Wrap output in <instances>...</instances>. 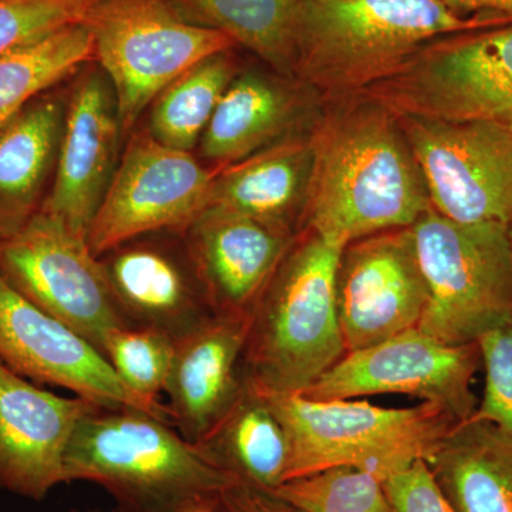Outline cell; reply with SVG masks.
<instances>
[{"instance_id": "1", "label": "cell", "mask_w": 512, "mask_h": 512, "mask_svg": "<svg viewBox=\"0 0 512 512\" xmlns=\"http://www.w3.org/2000/svg\"><path fill=\"white\" fill-rule=\"evenodd\" d=\"M333 104L309 134L312 168L301 232L345 248L412 227L431 202L399 117L365 94Z\"/></svg>"}, {"instance_id": "2", "label": "cell", "mask_w": 512, "mask_h": 512, "mask_svg": "<svg viewBox=\"0 0 512 512\" xmlns=\"http://www.w3.org/2000/svg\"><path fill=\"white\" fill-rule=\"evenodd\" d=\"M508 26L440 0H302L295 79L328 101L360 96L434 40Z\"/></svg>"}, {"instance_id": "3", "label": "cell", "mask_w": 512, "mask_h": 512, "mask_svg": "<svg viewBox=\"0 0 512 512\" xmlns=\"http://www.w3.org/2000/svg\"><path fill=\"white\" fill-rule=\"evenodd\" d=\"M66 484L93 483L121 512H175L220 500L238 481L205 460L170 421L136 407H97L74 430Z\"/></svg>"}, {"instance_id": "4", "label": "cell", "mask_w": 512, "mask_h": 512, "mask_svg": "<svg viewBox=\"0 0 512 512\" xmlns=\"http://www.w3.org/2000/svg\"><path fill=\"white\" fill-rule=\"evenodd\" d=\"M343 247L302 231L251 313L245 375L261 390L302 393L348 352L336 278Z\"/></svg>"}, {"instance_id": "5", "label": "cell", "mask_w": 512, "mask_h": 512, "mask_svg": "<svg viewBox=\"0 0 512 512\" xmlns=\"http://www.w3.org/2000/svg\"><path fill=\"white\" fill-rule=\"evenodd\" d=\"M255 389L288 437L285 481L340 466L360 468L384 481L426 460L458 424L436 403L389 409L366 400H313Z\"/></svg>"}, {"instance_id": "6", "label": "cell", "mask_w": 512, "mask_h": 512, "mask_svg": "<svg viewBox=\"0 0 512 512\" xmlns=\"http://www.w3.org/2000/svg\"><path fill=\"white\" fill-rule=\"evenodd\" d=\"M410 229L429 289L417 329L446 345H470L512 315L510 225L464 224L431 207Z\"/></svg>"}, {"instance_id": "7", "label": "cell", "mask_w": 512, "mask_h": 512, "mask_svg": "<svg viewBox=\"0 0 512 512\" xmlns=\"http://www.w3.org/2000/svg\"><path fill=\"white\" fill-rule=\"evenodd\" d=\"M83 23L113 87L123 134L185 70L237 47L224 33L181 18L168 0H101Z\"/></svg>"}, {"instance_id": "8", "label": "cell", "mask_w": 512, "mask_h": 512, "mask_svg": "<svg viewBox=\"0 0 512 512\" xmlns=\"http://www.w3.org/2000/svg\"><path fill=\"white\" fill-rule=\"evenodd\" d=\"M363 94L396 114L484 121L512 138V25L434 40Z\"/></svg>"}, {"instance_id": "9", "label": "cell", "mask_w": 512, "mask_h": 512, "mask_svg": "<svg viewBox=\"0 0 512 512\" xmlns=\"http://www.w3.org/2000/svg\"><path fill=\"white\" fill-rule=\"evenodd\" d=\"M0 276L101 353L111 330L128 326L87 239L45 211L18 234L0 239Z\"/></svg>"}, {"instance_id": "10", "label": "cell", "mask_w": 512, "mask_h": 512, "mask_svg": "<svg viewBox=\"0 0 512 512\" xmlns=\"http://www.w3.org/2000/svg\"><path fill=\"white\" fill-rule=\"evenodd\" d=\"M217 170L190 151L133 134L117 164L87 244L99 258L130 239L156 232L184 234L210 205Z\"/></svg>"}, {"instance_id": "11", "label": "cell", "mask_w": 512, "mask_h": 512, "mask_svg": "<svg viewBox=\"0 0 512 512\" xmlns=\"http://www.w3.org/2000/svg\"><path fill=\"white\" fill-rule=\"evenodd\" d=\"M431 207L464 224L512 222V138L484 121L397 114Z\"/></svg>"}, {"instance_id": "12", "label": "cell", "mask_w": 512, "mask_h": 512, "mask_svg": "<svg viewBox=\"0 0 512 512\" xmlns=\"http://www.w3.org/2000/svg\"><path fill=\"white\" fill-rule=\"evenodd\" d=\"M481 362L477 343L446 345L419 329L350 352L302 394L346 400L399 393L443 406L463 423L476 412L473 380Z\"/></svg>"}, {"instance_id": "13", "label": "cell", "mask_w": 512, "mask_h": 512, "mask_svg": "<svg viewBox=\"0 0 512 512\" xmlns=\"http://www.w3.org/2000/svg\"><path fill=\"white\" fill-rule=\"evenodd\" d=\"M0 362L37 386L62 387L104 409L136 407L171 423L164 403L131 392L92 342L23 298L2 276Z\"/></svg>"}, {"instance_id": "14", "label": "cell", "mask_w": 512, "mask_h": 512, "mask_svg": "<svg viewBox=\"0 0 512 512\" xmlns=\"http://www.w3.org/2000/svg\"><path fill=\"white\" fill-rule=\"evenodd\" d=\"M427 302L412 229L380 232L343 248L336 303L346 352L416 329Z\"/></svg>"}, {"instance_id": "15", "label": "cell", "mask_w": 512, "mask_h": 512, "mask_svg": "<svg viewBox=\"0 0 512 512\" xmlns=\"http://www.w3.org/2000/svg\"><path fill=\"white\" fill-rule=\"evenodd\" d=\"M99 259L128 326L178 340L217 315L180 232L130 239Z\"/></svg>"}, {"instance_id": "16", "label": "cell", "mask_w": 512, "mask_h": 512, "mask_svg": "<svg viewBox=\"0 0 512 512\" xmlns=\"http://www.w3.org/2000/svg\"><path fill=\"white\" fill-rule=\"evenodd\" d=\"M121 128L103 70L84 69L70 87L53 184L40 210L86 238L117 168Z\"/></svg>"}, {"instance_id": "17", "label": "cell", "mask_w": 512, "mask_h": 512, "mask_svg": "<svg viewBox=\"0 0 512 512\" xmlns=\"http://www.w3.org/2000/svg\"><path fill=\"white\" fill-rule=\"evenodd\" d=\"M97 407L42 389L0 362V490L40 503L66 484L67 447Z\"/></svg>"}, {"instance_id": "18", "label": "cell", "mask_w": 512, "mask_h": 512, "mask_svg": "<svg viewBox=\"0 0 512 512\" xmlns=\"http://www.w3.org/2000/svg\"><path fill=\"white\" fill-rule=\"evenodd\" d=\"M296 237L221 207H208L184 232L214 312L231 316H251Z\"/></svg>"}, {"instance_id": "19", "label": "cell", "mask_w": 512, "mask_h": 512, "mask_svg": "<svg viewBox=\"0 0 512 512\" xmlns=\"http://www.w3.org/2000/svg\"><path fill=\"white\" fill-rule=\"evenodd\" d=\"M251 316L214 315L175 340L164 394L171 423L198 443L247 386L245 350Z\"/></svg>"}, {"instance_id": "20", "label": "cell", "mask_w": 512, "mask_h": 512, "mask_svg": "<svg viewBox=\"0 0 512 512\" xmlns=\"http://www.w3.org/2000/svg\"><path fill=\"white\" fill-rule=\"evenodd\" d=\"M293 77L239 72L229 84L200 141L201 156L215 170L237 164L292 137L316 94Z\"/></svg>"}, {"instance_id": "21", "label": "cell", "mask_w": 512, "mask_h": 512, "mask_svg": "<svg viewBox=\"0 0 512 512\" xmlns=\"http://www.w3.org/2000/svg\"><path fill=\"white\" fill-rule=\"evenodd\" d=\"M311 168L309 136L284 138L217 170L208 207L227 208L298 235Z\"/></svg>"}, {"instance_id": "22", "label": "cell", "mask_w": 512, "mask_h": 512, "mask_svg": "<svg viewBox=\"0 0 512 512\" xmlns=\"http://www.w3.org/2000/svg\"><path fill=\"white\" fill-rule=\"evenodd\" d=\"M64 113L66 99L47 92L0 128V239L18 234L42 208Z\"/></svg>"}, {"instance_id": "23", "label": "cell", "mask_w": 512, "mask_h": 512, "mask_svg": "<svg viewBox=\"0 0 512 512\" xmlns=\"http://www.w3.org/2000/svg\"><path fill=\"white\" fill-rule=\"evenodd\" d=\"M456 512H512V434L487 421L458 423L426 458Z\"/></svg>"}, {"instance_id": "24", "label": "cell", "mask_w": 512, "mask_h": 512, "mask_svg": "<svg viewBox=\"0 0 512 512\" xmlns=\"http://www.w3.org/2000/svg\"><path fill=\"white\" fill-rule=\"evenodd\" d=\"M195 447L238 483L274 493L286 480L289 443L261 393L247 379L244 392Z\"/></svg>"}, {"instance_id": "25", "label": "cell", "mask_w": 512, "mask_h": 512, "mask_svg": "<svg viewBox=\"0 0 512 512\" xmlns=\"http://www.w3.org/2000/svg\"><path fill=\"white\" fill-rule=\"evenodd\" d=\"M194 25L247 47L276 73L295 79L302 0H168Z\"/></svg>"}, {"instance_id": "26", "label": "cell", "mask_w": 512, "mask_h": 512, "mask_svg": "<svg viewBox=\"0 0 512 512\" xmlns=\"http://www.w3.org/2000/svg\"><path fill=\"white\" fill-rule=\"evenodd\" d=\"M239 73L232 50L207 57L174 79L151 103L148 134L164 146L191 151Z\"/></svg>"}, {"instance_id": "27", "label": "cell", "mask_w": 512, "mask_h": 512, "mask_svg": "<svg viewBox=\"0 0 512 512\" xmlns=\"http://www.w3.org/2000/svg\"><path fill=\"white\" fill-rule=\"evenodd\" d=\"M93 60V36L84 23L0 57V128Z\"/></svg>"}, {"instance_id": "28", "label": "cell", "mask_w": 512, "mask_h": 512, "mask_svg": "<svg viewBox=\"0 0 512 512\" xmlns=\"http://www.w3.org/2000/svg\"><path fill=\"white\" fill-rule=\"evenodd\" d=\"M274 494L308 512H394L383 481L350 466L293 478Z\"/></svg>"}, {"instance_id": "29", "label": "cell", "mask_w": 512, "mask_h": 512, "mask_svg": "<svg viewBox=\"0 0 512 512\" xmlns=\"http://www.w3.org/2000/svg\"><path fill=\"white\" fill-rule=\"evenodd\" d=\"M174 350L171 336L134 326L111 330L103 345V355L121 382L151 403H161Z\"/></svg>"}, {"instance_id": "30", "label": "cell", "mask_w": 512, "mask_h": 512, "mask_svg": "<svg viewBox=\"0 0 512 512\" xmlns=\"http://www.w3.org/2000/svg\"><path fill=\"white\" fill-rule=\"evenodd\" d=\"M101 0H0V57L79 25Z\"/></svg>"}, {"instance_id": "31", "label": "cell", "mask_w": 512, "mask_h": 512, "mask_svg": "<svg viewBox=\"0 0 512 512\" xmlns=\"http://www.w3.org/2000/svg\"><path fill=\"white\" fill-rule=\"evenodd\" d=\"M485 369V386L476 412L468 420L487 421L512 434V315L477 340Z\"/></svg>"}, {"instance_id": "32", "label": "cell", "mask_w": 512, "mask_h": 512, "mask_svg": "<svg viewBox=\"0 0 512 512\" xmlns=\"http://www.w3.org/2000/svg\"><path fill=\"white\" fill-rule=\"evenodd\" d=\"M394 512H456L441 493L426 460L383 481Z\"/></svg>"}, {"instance_id": "33", "label": "cell", "mask_w": 512, "mask_h": 512, "mask_svg": "<svg viewBox=\"0 0 512 512\" xmlns=\"http://www.w3.org/2000/svg\"><path fill=\"white\" fill-rule=\"evenodd\" d=\"M225 512H308L269 491L237 483L221 495Z\"/></svg>"}, {"instance_id": "34", "label": "cell", "mask_w": 512, "mask_h": 512, "mask_svg": "<svg viewBox=\"0 0 512 512\" xmlns=\"http://www.w3.org/2000/svg\"><path fill=\"white\" fill-rule=\"evenodd\" d=\"M460 18L501 20L512 25V0H440Z\"/></svg>"}, {"instance_id": "35", "label": "cell", "mask_w": 512, "mask_h": 512, "mask_svg": "<svg viewBox=\"0 0 512 512\" xmlns=\"http://www.w3.org/2000/svg\"><path fill=\"white\" fill-rule=\"evenodd\" d=\"M175 512H225L220 500L205 501V503L190 505L183 510Z\"/></svg>"}, {"instance_id": "36", "label": "cell", "mask_w": 512, "mask_h": 512, "mask_svg": "<svg viewBox=\"0 0 512 512\" xmlns=\"http://www.w3.org/2000/svg\"><path fill=\"white\" fill-rule=\"evenodd\" d=\"M70 512H101L99 510H86V511H80V510H72ZM110 512H121L119 508H114V510H111Z\"/></svg>"}, {"instance_id": "37", "label": "cell", "mask_w": 512, "mask_h": 512, "mask_svg": "<svg viewBox=\"0 0 512 512\" xmlns=\"http://www.w3.org/2000/svg\"><path fill=\"white\" fill-rule=\"evenodd\" d=\"M510 234H511V239H512V222L510 224Z\"/></svg>"}]
</instances>
